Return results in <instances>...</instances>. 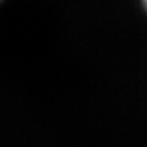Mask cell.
<instances>
[{"label": "cell", "mask_w": 147, "mask_h": 147, "mask_svg": "<svg viewBox=\"0 0 147 147\" xmlns=\"http://www.w3.org/2000/svg\"><path fill=\"white\" fill-rule=\"evenodd\" d=\"M143 5H144V8L147 9V0H143Z\"/></svg>", "instance_id": "1"}]
</instances>
